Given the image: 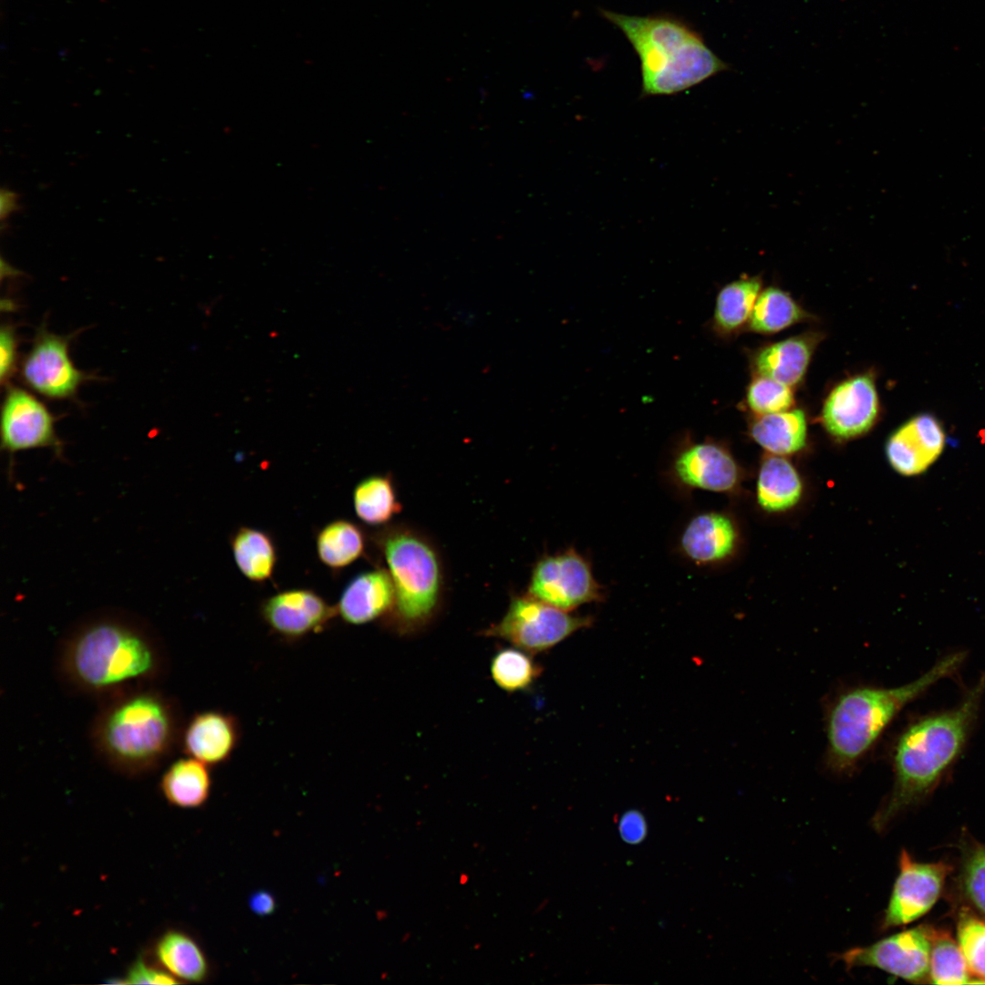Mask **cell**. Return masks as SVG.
Returning a JSON list of instances; mask_svg holds the SVG:
<instances>
[{
    "instance_id": "cell-34",
    "label": "cell",
    "mask_w": 985,
    "mask_h": 985,
    "mask_svg": "<svg viewBox=\"0 0 985 985\" xmlns=\"http://www.w3.org/2000/svg\"><path fill=\"white\" fill-rule=\"evenodd\" d=\"M961 885L970 904L985 915V845H978L965 855Z\"/></svg>"
},
{
    "instance_id": "cell-16",
    "label": "cell",
    "mask_w": 985,
    "mask_h": 985,
    "mask_svg": "<svg viewBox=\"0 0 985 985\" xmlns=\"http://www.w3.org/2000/svg\"><path fill=\"white\" fill-rule=\"evenodd\" d=\"M241 739L242 727L235 715L205 710L194 713L183 725L180 744L187 756L212 767L230 761Z\"/></svg>"
},
{
    "instance_id": "cell-22",
    "label": "cell",
    "mask_w": 985,
    "mask_h": 985,
    "mask_svg": "<svg viewBox=\"0 0 985 985\" xmlns=\"http://www.w3.org/2000/svg\"><path fill=\"white\" fill-rule=\"evenodd\" d=\"M210 766L188 756L174 761L161 779L166 800L178 807L195 808L203 804L211 793Z\"/></svg>"
},
{
    "instance_id": "cell-3",
    "label": "cell",
    "mask_w": 985,
    "mask_h": 985,
    "mask_svg": "<svg viewBox=\"0 0 985 985\" xmlns=\"http://www.w3.org/2000/svg\"><path fill=\"white\" fill-rule=\"evenodd\" d=\"M984 690L982 678L958 706L918 720L899 736L894 752L893 790L873 818L876 829L884 830L939 783L967 742Z\"/></svg>"
},
{
    "instance_id": "cell-20",
    "label": "cell",
    "mask_w": 985,
    "mask_h": 985,
    "mask_svg": "<svg viewBox=\"0 0 985 985\" xmlns=\"http://www.w3.org/2000/svg\"><path fill=\"white\" fill-rule=\"evenodd\" d=\"M818 341L817 334L807 333L773 343L757 353L754 367L759 375L792 388L804 377Z\"/></svg>"
},
{
    "instance_id": "cell-23",
    "label": "cell",
    "mask_w": 985,
    "mask_h": 985,
    "mask_svg": "<svg viewBox=\"0 0 985 985\" xmlns=\"http://www.w3.org/2000/svg\"><path fill=\"white\" fill-rule=\"evenodd\" d=\"M751 435L772 454L783 456L795 453L806 442L805 415L801 410L759 415L752 424Z\"/></svg>"
},
{
    "instance_id": "cell-19",
    "label": "cell",
    "mask_w": 985,
    "mask_h": 985,
    "mask_svg": "<svg viewBox=\"0 0 985 985\" xmlns=\"http://www.w3.org/2000/svg\"><path fill=\"white\" fill-rule=\"evenodd\" d=\"M394 602L395 590L389 571L375 568L357 575L347 583L336 610L347 624L361 626L385 619Z\"/></svg>"
},
{
    "instance_id": "cell-4",
    "label": "cell",
    "mask_w": 985,
    "mask_h": 985,
    "mask_svg": "<svg viewBox=\"0 0 985 985\" xmlns=\"http://www.w3.org/2000/svg\"><path fill=\"white\" fill-rule=\"evenodd\" d=\"M637 52L642 97L673 95L696 86L730 67L686 22L669 15L628 16L600 9Z\"/></svg>"
},
{
    "instance_id": "cell-36",
    "label": "cell",
    "mask_w": 985,
    "mask_h": 985,
    "mask_svg": "<svg viewBox=\"0 0 985 985\" xmlns=\"http://www.w3.org/2000/svg\"><path fill=\"white\" fill-rule=\"evenodd\" d=\"M171 973L153 968L142 960L131 966L127 983L131 984H174L179 981Z\"/></svg>"
},
{
    "instance_id": "cell-27",
    "label": "cell",
    "mask_w": 985,
    "mask_h": 985,
    "mask_svg": "<svg viewBox=\"0 0 985 985\" xmlns=\"http://www.w3.org/2000/svg\"><path fill=\"white\" fill-rule=\"evenodd\" d=\"M761 289L759 276L741 277L724 285L716 298L714 328L722 335H729L749 322Z\"/></svg>"
},
{
    "instance_id": "cell-17",
    "label": "cell",
    "mask_w": 985,
    "mask_h": 985,
    "mask_svg": "<svg viewBox=\"0 0 985 985\" xmlns=\"http://www.w3.org/2000/svg\"><path fill=\"white\" fill-rule=\"evenodd\" d=\"M946 435L932 415H918L891 434L886 454L891 467L905 476L924 472L940 456Z\"/></svg>"
},
{
    "instance_id": "cell-5",
    "label": "cell",
    "mask_w": 985,
    "mask_h": 985,
    "mask_svg": "<svg viewBox=\"0 0 985 985\" xmlns=\"http://www.w3.org/2000/svg\"><path fill=\"white\" fill-rule=\"evenodd\" d=\"M964 658L963 652L949 655L919 678L899 687H857L839 695L826 720L829 766L838 772L853 770L903 708L952 675Z\"/></svg>"
},
{
    "instance_id": "cell-42",
    "label": "cell",
    "mask_w": 985,
    "mask_h": 985,
    "mask_svg": "<svg viewBox=\"0 0 985 985\" xmlns=\"http://www.w3.org/2000/svg\"><path fill=\"white\" fill-rule=\"evenodd\" d=\"M481 947H482L481 943H476V944H474L473 948H474V949H479Z\"/></svg>"
},
{
    "instance_id": "cell-39",
    "label": "cell",
    "mask_w": 985,
    "mask_h": 985,
    "mask_svg": "<svg viewBox=\"0 0 985 985\" xmlns=\"http://www.w3.org/2000/svg\"><path fill=\"white\" fill-rule=\"evenodd\" d=\"M0 197V213L3 221L16 210L18 203L16 192L9 189H2Z\"/></svg>"
},
{
    "instance_id": "cell-8",
    "label": "cell",
    "mask_w": 985,
    "mask_h": 985,
    "mask_svg": "<svg viewBox=\"0 0 985 985\" xmlns=\"http://www.w3.org/2000/svg\"><path fill=\"white\" fill-rule=\"evenodd\" d=\"M527 594L567 612L605 597L590 562L575 548L541 556L533 566Z\"/></svg>"
},
{
    "instance_id": "cell-12",
    "label": "cell",
    "mask_w": 985,
    "mask_h": 985,
    "mask_svg": "<svg viewBox=\"0 0 985 985\" xmlns=\"http://www.w3.org/2000/svg\"><path fill=\"white\" fill-rule=\"evenodd\" d=\"M933 930L917 927L837 956L848 969L873 967L910 982L929 978Z\"/></svg>"
},
{
    "instance_id": "cell-33",
    "label": "cell",
    "mask_w": 985,
    "mask_h": 985,
    "mask_svg": "<svg viewBox=\"0 0 985 985\" xmlns=\"http://www.w3.org/2000/svg\"><path fill=\"white\" fill-rule=\"evenodd\" d=\"M746 400L749 408L759 415L788 410L794 403L791 387L761 375L749 385Z\"/></svg>"
},
{
    "instance_id": "cell-7",
    "label": "cell",
    "mask_w": 985,
    "mask_h": 985,
    "mask_svg": "<svg viewBox=\"0 0 985 985\" xmlns=\"http://www.w3.org/2000/svg\"><path fill=\"white\" fill-rule=\"evenodd\" d=\"M592 621L590 617L574 615L526 593L513 596L503 617L482 634L535 654L546 651L575 632L590 627Z\"/></svg>"
},
{
    "instance_id": "cell-26",
    "label": "cell",
    "mask_w": 985,
    "mask_h": 985,
    "mask_svg": "<svg viewBox=\"0 0 985 985\" xmlns=\"http://www.w3.org/2000/svg\"><path fill=\"white\" fill-rule=\"evenodd\" d=\"M356 515L366 524H387L401 511L391 475L373 474L355 486L352 493Z\"/></svg>"
},
{
    "instance_id": "cell-15",
    "label": "cell",
    "mask_w": 985,
    "mask_h": 985,
    "mask_svg": "<svg viewBox=\"0 0 985 985\" xmlns=\"http://www.w3.org/2000/svg\"><path fill=\"white\" fill-rule=\"evenodd\" d=\"M879 410L874 378L862 374L845 379L827 396L823 410V424L832 436L851 439L869 430Z\"/></svg>"
},
{
    "instance_id": "cell-35",
    "label": "cell",
    "mask_w": 985,
    "mask_h": 985,
    "mask_svg": "<svg viewBox=\"0 0 985 985\" xmlns=\"http://www.w3.org/2000/svg\"><path fill=\"white\" fill-rule=\"evenodd\" d=\"M18 337L16 328L5 324L0 331V379L2 385L10 384V379L17 370Z\"/></svg>"
},
{
    "instance_id": "cell-29",
    "label": "cell",
    "mask_w": 985,
    "mask_h": 985,
    "mask_svg": "<svg viewBox=\"0 0 985 985\" xmlns=\"http://www.w3.org/2000/svg\"><path fill=\"white\" fill-rule=\"evenodd\" d=\"M807 316V314L785 291L768 287L756 300L749 319V327L762 334L783 330Z\"/></svg>"
},
{
    "instance_id": "cell-31",
    "label": "cell",
    "mask_w": 985,
    "mask_h": 985,
    "mask_svg": "<svg viewBox=\"0 0 985 985\" xmlns=\"http://www.w3.org/2000/svg\"><path fill=\"white\" fill-rule=\"evenodd\" d=\"M929 979L940 985L972 983L959 944L946 933L933 931Z\"/></svg>"
},
{
    "instance_id": "cell-9",
    "label": "cell",
    "mask_w": 985,
    "mask_h": 985,
    "mask_svg": "<svg viewBox=\"0 0 985 985\" xmlns=\"http://www.w3.org/2000/svg\"><path fill=\"white\" fill-rule=\"evenodd\" d=\"M73 336L49 332L43 322L37 327L30 350L20 362L23 383L48 399H76L79 387L97 378L77 368L69 356Z\"/></svg>"
},
{
    "instance_id": "cell-18",
    "label": "cell",
    "mask_w": 985,
    "mask_h": 985,
    "mask_svg": "<svg viewBox=\"0 0 985 985\" xmlns=\"http://www.w3.org/2000/svg\"><path fill=\"white\" fill-rule=\"evenodd\" d=\"M737 543V527L728 514L703 512L692 516L682 529L679 552L695 565H713L728 560Z\"/></svg>"
},
{
    "instance_id": "cell-30",
    "label": "cell",
    "mask_w": 985,
    "mask_h": 985,
    "mask_svg": "<svg viewBox=\"0 0 985 985\" xmlns=\"http://www.w3.org/2000/svg\"><path fill=\"white\" fill-rule=\"evenodd\" d=\"M530 653L518 648L498 650L491 661V676L494 683L510 693L525 690L539 678L541 669Z\"/></svg>"
},
{
    "instance_id": "cell-41",
    "label": "cell",
    "mask_w": 985,
    "mask_h": 985,
    "mask_svg": "<svg viewBox=\"0 0 985 985\" xmlns=\"http://www.w3.org/2000/svg\"><path fill=\"white\" fill-rule=\"evenodd\" d=\"M410 936H411V934L410 932H406L405 934H403V936L401 938V942L404 943V942L408 941L410 939Z\"/></svg>"
},
{
    "instance_id": "cell-37",
    "label": "cell",
    "mask_w": 985,
    "mask_h": 985,
    "mask_svg": "<svg viewBox=\"0 0 985 985\" xmlns=\"http://www.w3.org/2000/svg\"><path fill=\"white\" fill-rule=\"evenodd\" d=\"M618 829L621 838L632 845L640 843L648 830L643 814L637 810L627 811L621 816Z\"/></svg>"
},
{
    "instance_id": "cell-1",
    "label": "cell",
    "mask_w": 985,
    "mask_h": 985,
    "mask_svg": "<svg viewBox=\"0 0 985 985\" xmlns=\"http://www.w3.org/2000/svg\"><path fill=\"white\" fill-rule=\"evenodd\" d=\"M56 666L68 690L107 699L150 686L168 660L162 642L146 627L103 617L81 624L60 642Z\"/></svg>"
},
{
    "instance_id": "cell-14",
    "label": "cell",
    "mask_w": 985,
    "mask_h": 985,
    "mask_svg": "<svg viewBox=\"0 0 985 985\" xmlns=\"http://www.w3.org/2000/svg\"><path fill=\"white\" fill-rule=\"evenodd\" d=\"M259 613L270 631L289 643L323 632L337 616L336 607L308 588L277 592L262 601Z\"/></svg>"
},
{
    "instance_id": "cell-2",
    "label": "cell",
    "mask_w": 985,
    "mask_h": 985,
    "mask_svg": "<svg viewBox=\"0 0 985 985\" xmlns=\"http://www.w3.org/2000/svg\"><path fill=\"white\" fill-rule=\"evenodd\" d=\"M182 728L175 701L145 686L105 699L91 724L90 741L111 769L139 776L170 757Z\"/></svg>"
},
{
    "instance_id": "cell-11",
    "label": "cell",
    "mask_w": 985,
    "mask_h": 985,
    "mask_svg": "<svg viewBox=\"0 0 985 985\" xmlns=\"http://www.w3.org/2000/svg\"><path fill=\"white\" fill-rule=\"evenodd\" d=\"M57 420L48 408L27 390L8 384L1 406V449L13 461L21 451L47 448L63 458L64 443L57 436Z\"/></svg>"
},
{
    "instance_id": "cell-6",
    "label": "cell",
    "mask_w": 985,
    "mask_h": 985,
    "mask_svg": "<svg viewBox=\"0 0 985 985\" xmlns=\"http://www.w3.org/2000/svg\"><path fill=\"white\" fill-rule=\"evenodd\" d=\"M375 541L395 590L393 608L385 619L403 635L422 630L443 601L444 569L438 548L426 534L405 524L382 529Z\"/></svg>"
},
{
    "instance_id": "cell-40",
    "label": "cell",
    "mask_w": 985,
    "mask_h": 985,
    "mask_svg": "<svg viewBox=\"0 0 985 985\" xmlns=\"http://www.w3.org/2000/svg\"><path fill=\"white\" fill-rule=\"evenodd\" d=\"M468 881H469V875L465 874V873L461 874L460 879H459L460 884L461 885H466L468 883Z\"/></svg>"
},
{
    "instance_id": "cell-24",
    "label": "cell",
    "mask_w": 985,
    "mask_h": 985,
    "mask_svg": "<svg viewBox=\"0 0 985 985\" xmlns=\"http://www.w3.org/2000/svg\"><path fill=\"white\" fill-rule=\"evenodd\" d=\"M230 545L237 568L248 580L261 583L272 577L277 552L269 534L241 526L233 534Z\"/></svg>"
},
{
    "instance_id": "cell-21",
    "label": "cell",
    "mask_w": 985,
    "mask_h": 985,
    "mask_svg": "<svg viewBox=\"0 0 985 985\" xmlns=\"http://www.w3.org/2000/svg\"><path fill=\"white\" fill-rule=\"evenodd\" d=\"M802 493V480L794 466L782 455H766L757 480L760 506L768 512H783L796 505Z\"/></svg>"
},
{
    "instance_id": "cell-32",
    "label": "cell",
    "mask_w": 985,
    "mask_h": 985,
    "mask_svg": "<svg viewBox=\"0 0 985 985\" xmlns=\"http://www.w3.org/2000/svg\"><path fill=\"white\" fill-rule=\"evenodd\" d=\"M957 936L969 972L985 983V922L969 913H961Z\"/></svg>"
},
{
    "instance_id": "cell-10",
    "label": "cell",
    "mask_w": 985,
    "mask_h": 985,
    "mask_svg": "<svg viewBox=\"0 0 985 985\" xmlns=\"http://www.w3.org/2000/svg\"><path fill=\"white\" fill-rule=\"evenodd\" d=\"M666 476L684 495L694 490L727 493L738 487L741 472L735 459L723 445L711 441L699 442L685 437L672 454Z\"/></svg>"
},
{
    "instance_id": "cell-28",
    "label": "cell",
    "mask_w": 985,
    "mask_h": 985,
    "mask_svg": "<svg viewBox=\"0 0 985 985\" xmlns=\"http://www.w3.org/2000/svg\"><path fill=\"white\" fill-rule=\"evenodd\" d=\"M159 962L175 978L198 982L208 973L206 958L189 935L170 930L161 937L155 947Z\"/></svg>"
},
{
    "instance_id": "cell-25",
    "label": "cell",
    "mask_w": 985,
    "mask_h": 985,
    "mask_svg": "<svg viewBox=\"0 0 985 985\" xmlns=\"http://www.w3.org/2000/svg\"><path fill=\"white\" fill-rule=\"evenodd\" d=\"M366 536L355 523L337 519L323 526L316 536V551L319 561L330 569H342L365 552Z\"/></svg>"
},
{
    "instance_id": "cell-38",
    "label": "cell",
    "mask_w": 985,
    "mask_h": 985,
    "mask_svg": "<svg viewBox=\"0 0 985 985\" xmlns=\"http://www.w3.org/2000/svg\"><path fill=\"white\" fill-rule=\"evenodd\" d=\"M249 906L255 914L266 916L275 910V900L269 892L257 891L251 896Z\"/></svg>"
},
{
    "instance_id": "cell-13",
    "label": "cell",
    "mask_w": 985,
    "mask_h": 985,
    "mask_svg": "<svg viewBox=\"0 0 985 985\" xmlns=\"http://www.w3.org/2000/svg\"><path fill=\"white\" fill-rule=\"evenodd\" d=\"M950 866L944 862L919 863L906 850L899 856V873L882 922V928L904 926L915 921L938 899Z\"/></svg>"
}]
</instances>
